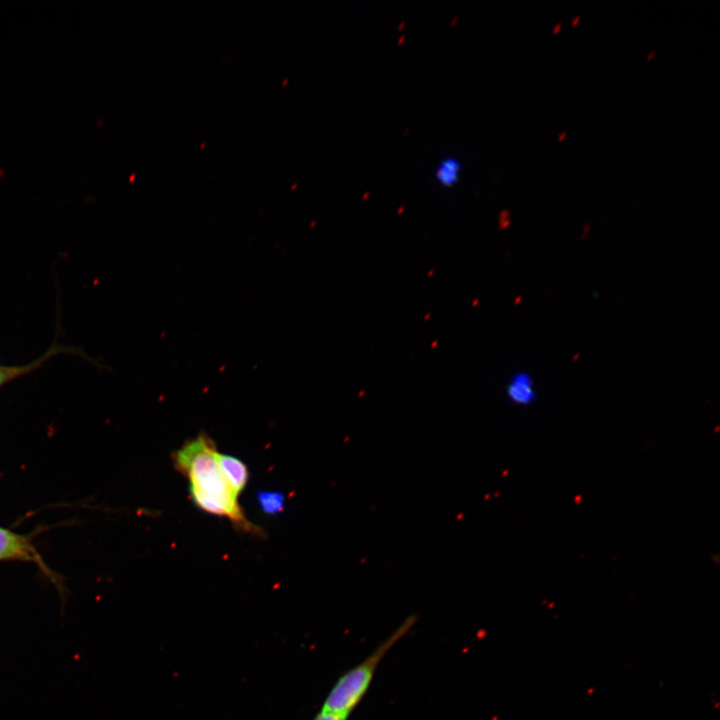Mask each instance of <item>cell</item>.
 <instances>
[{
	"label": "cell",
	"instance_id": "3",
	"mask_svg": "<svg viewBox=\"0 0 720 720\" xmlns=\"http://www.w3.org/2000/svg\"><path fill=\"white\" fill-rule=\"evenodd\" d=\"M0 560L33 561L44 567L40 555L27 537L3 527H0Z\"/></svg>",
	"mask_w": 720,
	"mask_h": 720
},
{
	"label": "cell",
	"instance_id": "2",
	"mask_svg": "<svg viewBox=\"0 0 720 720\" xmlns=\"http://www.w3.org/2000/svg\"><path fill=\"white\" fill-rule=\"evenodd\" d=\"M416 620L415 615L407 617L364 660L343 673L328 692L321 710L349 717L368 692L382 659L411 630Z\"/></svg>",
	"mask_w": 720,
	"mask_h": 720
},
{
	"label": "cell",
	"instance_id": "4",
	"mask_svg": "<svg viewBox=\"0 0 720 720\" xmlns=\"http://www.w3.org/2000/svg\"><path fill=\"white\" fill-rule=\"evenodd\" d=\"M62 353H74L77 355H82L83 357L87 358V356L81 352H79L78 349L70 346H61L59 344L52 345L43 355H41L39 358L33 360L32 362L25 364V365H16V366H1L0 365V387L5 385L6 383L17 379L19 377H22L24 375H27L29 373L34 372L35 370L39 369L44 362H46L51 357L62 354Z\"/></svg>",
	"mask_w": 720,
	"mask_h": 720
},
{
	"label": "cell",
	"instance_id": "1",
	"mask_svg": "<svg viewBox=\"0 0 720 720\" xmlns=\"http://www.w3.org/2000/svg\"><path fill=\"white\" fill-rule=\"evenodd\" d=\"M214 442L201 433L173 456L176 469L190 480L193 502L202 510L225 516L248 532H257L244 516L216 460Z\"/></svg>",
	"mask_w": 720,
	"mask_h": 720
},
{
	"label": "cell",
	"instance_id": "9",
	"mask_svg": "<svg viewBox=\"0 0 720 720\" xmlns=\"http://www.w3.org/2000/svg\"><path fill=\"white\" fill-rule=\"evenodd\" d=\"M348 716L338 715L320 710L312 720H347Z\"/></svg>",
	"mask_w": 720,
	"mask_h": 720
},
{
	"label": "cell",
	"instance_id": "7",
	"mask_svg": "<svg viewBox=\"0 0 720 720\" xmlns=\"http://www.w3.org/2000/svg\"><path fill=\"white\" fill-rule=\"evenodd\" d=\"M461 173V161L455 156H446L438 161L434 170V178L440 186L451 188L459 182Z\"/></svg>",
	"mask_w": 720,
	"mask_h": 720
},
{
	"label": "cell",
	"instance_id": "8",
	"mask_svg": "<svg viewBox=\"0 0 720 720\" xmlns=\"http://www.w3.org/2000/svg\"><path fill=\"white\" fill-rule=\"evenodd\" d=\"M256 496L261 510L266 514H278L284 508L285 496L282 492L258 491Z\"/></svg>",
	"mask_w": 720,
	"mask_h": 720
},
{
	"label": "cell",
	"instance_id": "5",
	"mask_svg": "<svg viewBox=\"0 0 720 720\" xmlns=\"http://www.w3.org/2000/svg\"><path fill=\"white\" fill-rule=\"evenodd\" d=\"M216 460L232 492L238 497L248 480L246 465L234 456L218 452L216 453Z\"/></svg>",
	"mask_w": 720,
	"mask_h": 720
},
{
	"label": "cell",
	"instance_id": "6",
	"mask_svg": "<svg viewBox=\"0 0 720 720\" xmlns=\"http://www.w3.org/2000/svg\"><path fill=\"white\" fill-rule=\"evenodd\" d=\"M508 399L521 406L530 405L536 399V389L532 378L524 372L514 374L506 387Z\"/></svg>",
	"mask_w": 720,
	"mask_h": 720
}]
</instances>
